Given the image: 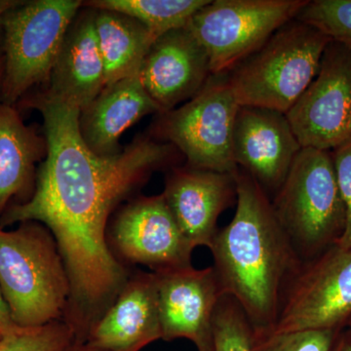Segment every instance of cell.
I'll use <instances>...</instances> for the list:
<instances>
[{"instance_id": "obj_1", "label": "cell", "mask_w": 351, "mask_h": 351, "mask_svg": "<svg viewBox=\"0 0 351 351\" xmlns=\"http://www.w3.org/2000/svg\"><path fill=\"white\" fill-rule=\"evenodd\" d=\"M27 107L43 115L47 154L31 198L6 209L0 228L32 221L50 230L71 286L63 321L76 341H86L131 274L108 246V218L152 172L172 163L178 149L142 137L114 156H97L80 134V108L43 93Z\"/></svg>"}, {"instance_id": "obj_2", "label": "cell", "mask_w": 351, "mask_h": 351, "mask_svg": "<svg viewBox=\"0 0 351 351\" xmlns=\"http://www.w3.org/2000/svg\"><path fill=\"white\" fill-rule=\"evenodd\" d=\"M237 210L217 232L210 252L223 295L244 311L253 329L269 330L284 289L301 267L271 199L250 175L235 172Z\"/></svg>"}, {"instance_id": "obj_3", "label": "cell", "mask_w": 351, "mask_h": 351, "mask_svg": "<svg viewBox=\"0 0 351 351\" xmlns=\"http://www.w3.org/2000/svg\"><path fill=\"white\" fill-rule=\"evenodd\" d=\"M0 289L20 328L63 321L71 286L50 230L38 221L0 228Z\"/></svg>"}, {"instance_id": "obj_4", "label": "cell", "mask_w": 351, "mask_h": 351, "mask_svg": "<svg viewBox=\"0 0 351 351\" xmlns=\"http://www.w3.org/2000/svg\"><path fill=\"white\" fill-rule=\"evenodd\" d=\"M332 39L297 19L286 23L228 73L239 106L287 113L309 86Z\"/></svg>"}, {"instance_id": "obj_5", "label": "cell", "mask_w": 351, "mask_h": 351, "mask_svg": "<svg viewBox=\"0 0 351 351\" xmlns=\"http://www.w3.org/2000/svg\"><path fill=\"white\" fill-rule=\"evenodd\" d=\"M271 203L302 262L338 244L346 214L332 152L302 147Z\"/></svg>"}, {"instance_id": "obj_6", "label": "cell", "mask_w": 351, "mask_h": 351, "mask_svg": "<svg viewBox=\"0 0 351 351\" xmlns=\"http://www.w3.org/2000/svg\"><path fill=\"white\" fill-rule=\"evenodd\" d=\"M82 1H24L2 16L4 71L0 98L12 106L31 88L48 83Z\"/></svg>"}, {"instance_id": "obj_7", "label": "cell", "mask_w": 351, "mask_h": 351, "mask_svg": "<svg viewBox=\"0 0 351 351\" xmlns=\"http://www.w3.org/2000/svg\"><path fill=\"white\" fill-rule=\"evenodd\" d=\"M239 108L228 73H214L184 105L159 113L156 131L186 157L189 167L234 174L232 137Z\"/></svg>"}, {"instance_id": "obj_8", "label": "cell", "mask_w": 351, "mask_h": 351, "mask_svg": "<svg viewBox=\"0 0 351 351\" xmlns=\"http://www.w3.org/2000/svg\"><path fill=\"white\" fill-rule=\"evenodd\" d=\"M307 0H215L188 27L209 56L212 75L228 73L258 50Z\"/></svg>"}, {"instance_id": "obj_9", "label": "cell", "mask_w": 351, "mask_h": 351, "mask_svg": "<svg viewBox=\"0 0 351 351\" xmlns=\"http://www.w3.org/2000/svg\"><path fill=\"white\" fill-rule=\"evenodd\" d=\"M351 319V247L335 245L302 262L282 295L270 331H341Z\"/></svg>"}, {"instance_id": "obj_10", "label": "cell", "mask_w": 351, "mask_h": 351, "mask_svg": "<svg viewBox=\"0 0 351 351\" xmlns=\"http://www.w3.org/2000/svg\"><path fill=\"white\" fill-rule=\"evenodd\" d=\"M302 147L332 152L351 140V48L331 40L317 75L286 113Z\"/></svg>"}, {"instance_id": "obj_11", "label": "cell", "mask_w": 351, "mask_h": 351, "mask_svg": "<svg viewBox=\"0 0 351 351\" xmlns=\"http://www.w3.org/2000/svg\"><path fill=\"white\" fill-rule=\"evenodd\" d=\"M108 243L123 265H145L152 272L193 265L195 248L176 223L162 193L141 196L122 208L113 219Z\"/></svg>"}, {"instance_id": "obj_12", "label": "cell", "mask_w": 351, "mask_h": 351, "mask_svg": "<svg viewBox=\"0 0 351 351\" xmlns=\"http://www.w3.org/2000/svg\"><path fill=\"white\" fill-rule=\"evenodd\" d=\"M163 341L186 339L197 351H214L213 321L223 295L213 265L154 272Z\"/></svg>"}, {"instance_id": "obj_13", "label": "cell", "mask_w": 351, "mask_h": 351, "mask_svg": "<svg viewBox=\"0 0 351 351\" xmlns=\"http://www.w3.org/2000/svg\"><path fill=\"white\" fill-rule=\"evenodd\" d=\"M302 149L285 113L239 106L232 130L233 160L270 199L282 186Z\"/></svg>"}, {"instance_id": "obj_14", "label": "cell", "mask_w": 351, "mask_h": 351, "mask_svg": "<svg viewBox=\"0 0 351 351\" xmlns=\"http://www.w3.org/2000/svg\"><path fill=\"white\" fill-rule=\"evenodd\" d=\"M234 174L188 165L172 168L168 173L164 199L193 248L212 246L219 216L237 201Z\"/></svg>"}, {"instance_id": "obj_15", "label": "cell", "mask_w": 351, "mask_h": 351, "mask_svg": "<svg viewBox=\"0 0 351 351\" xmlns=\"http://www.w3.org/2000/svg\"><path fill=\"white\" fill-rule=\"evenodd\" d=\"M211 75L206 50L186 25L156 38L138 76L163 113L193 98Z\"/></svg>"}, {"instance_id": "obj_16", "label": "cell", "mask_w": 351, "mask_h": 351, "mask_svg": "<svg viewBox=\"0 0 351 351\" xmlns=\"http://www.w3.org/2000/svg\"><path fill=\"white\" fill-rule=\"evenodd\" d=\"M161 338L156 274L136 271L90 330L86 341L104 351H141Z\"/></svg>"}, {"instance_id": "obj_17", "label": "cell", "mask_w": 351, "mask_h": 351, "mask_svg": "<svg viewBox=\"0 0 351 351\" xmlns=\"http://www.w3.org/2000/svg\"><path fill=\"white\" fill-rule=\"evenodd\" d=\"M105 87V66L95 31V9L78 11L51 71L47 90L43 94L49 100L73 106L82 112Z\"/></svg>"}, {"instance_id": "obj_18", "label": "cell", "mask_w": 351, "mask_h": 351, "mask_svg": "<svg viewBox=\"0 0 351 351\" xmlns=\"http://www.w3.org/2000/svg\"><path fill=\"white\" fill-rule=\"evenodd\" d=\"M160 108L145 91L140 76L107 85L91 104L80 112V130L90 151L97 156L119 154V138L124 131Z\"/></svg>"}, {"instance_id": "obj_19", "label": "cell", "mask_w": 351, "mask_h": 351, "mask_svg": "<svg viewBox=\"0 0 351 351\" xmlns=\"http://www.w3.org/2000/svg\"><path fill=\"white\" fill-rule=\"evenodd\" d=\"M47 144L25 125L12 106L0 105V217L9 201L36 184V165L46 156ZM36 186V184H34Z\"/></svg>"}, {"instance_id": "obj_20", "label": "cell", "mask_w": 351, "mask_h": 351, "mask_svg": "<svg viewBox=\"0 0 351 351\" xmlns=\"http://www.w3.org/2000/svg\"><path fill=\"white\" fill-rule=\"evenodd\" d=\"M95 31L105 66L106 86L138 76L156 34L134 18L99 9H95Z\"/></svg>"}, {"instance_id": "obj_21", "label": "cell", "mask_w": 351, "mask_h": 351, "mask_svg": "<svg viewBox=\"0 0 351 351\" xmlns=\"http://www.w3.org/2000/svg\"><path fill=\"white\" fill-rule=\"evenodd\" d=\"M210 0H95L85 5L99 10L114 11L145 25L159 38L182 29Z\"/></svg>"}, {"instance_id": "obj_22", "label": "cell", "mask_w": 351, "mask_h": 351, "mask_svg": "<svg viewBox=\"0 0 351 351\" xmlns=\"http://www.w3.org/2000/svg\"><path fill=\"white\" fill-rule=\"evenodd\" d=\"M341 332L306 330L274 332L252 328V351H332Z\"/></svg>"}, {"instance_id": "obj_23", "label": "cell", "mask_w": 351, "mask_h": 351, "mask_svg": "<svg viewBox=\"0 0 351 351\" xmlns=\"http://www.w3.org/2000/svg\"><path fill=\"white\" fill-rule=\"evenodd\" d=\"M295 19L351 48V0H307Z\"/></svg>"}, {"instance_id": "obj_24", "label": "cell", "mask_w": 351, "mask_h": 351, "mask_svg": "<svg viewBox=\"0 0 351 351\" xmlns=\"http://www.w3.org/2000/svg\"><path fill=\"white\" fill-rule=\"evenodd\" d=\"M214 351H252V326L244 311L223 295L213 321Z\"/></svg>"}, {"instance_id": "obj_25", "label": "cell", "mask_w": 351, "mask_h": 351, "mask_svg": "<svg viewBox=\"0 0 351 351\" xmlns=\"http://www.w3.org/2000/svg\"><path fill=\"white\" fill-rule=\"evenodd\" d=\"M75 341V332L64 321L44 326L18 328L0 339V351H66Z\"/></svg>"}, {"instance_id": "obj_26", "label": "cell", "mask_w": 351, "mask_h": 351, "mask_svg": "<svg viewBox=\"0 0 351 351\" xmlns=\"http://www.w3.org/2000/svg\"><path fill=\"white\" fill-rule=\"evenodd\" d=\"M339 191L345 203L346 223L343 237L338 244L341 248L351 247V140L332 152Z\"/></svg>"}, {"instance_id": "obj_27", "label": "cell", "mask_w": 351, "mask_h": 351, "mask_svg": "<svg viewBox=\"0 0 351 351\" xmlns=\"http://www.w3.org/2000/svg\"><path fill=\"white\" fill-rule=\"evenodd\" d=\"M18 328L20 327L14 323L5 300L2 295L1 289H0V339L10 334L11 332L15 331Z\"/></svg>"}, {"instance_id": "obj_28", "label": "cell", "mask_w": 351, "mask_h": 351, "mask_svg": "<svg viewBox=\"0 0 351 351\" xmlns=\"http://www.w3.org/2000/svg\"><path fill=\"white\" fill-rule=\"evenodd\" d=\"M332 351H351V335L350 332H346L345 334L339 332Z\"/></svg>"}, {"instance_id": "obj_29", "label": "cell", "mask_w": 351, "mask_h": 351, "mask_svg": "<svg viewBox=\"0 0 351 351\" xmlns=\"http://www.w3.org/2000/svg\"><path fill=\"white\" fill-rule=\"evenodd\" d=\"M66 351H104L88 341H75Z\"/></svg>"}, {"instance_id": "obj_30", "label": "cell", "mask_w": 351, "mask_h": 351, "mask_svg": "<svg viewBox=\"0 0 351 351\" xmlns=\"http://www.w3.org/2000/svg\"><path fill=\"white\" fill-rule=\"evenodd\" d=\"M24 1H16V0H0V16L9 12L16 7L20 6Z\"/></svg>"}, {"instance_id": "obj_31", "label": "cell", "mask_w": 351, "mask_h": 351, "mask_svg": "<svg viewBox=\"0 0 351 351\" xmlns=\"http://www.w3.org/2000/svg\"><path fill=\"white\" fill-rule=\"evenodd\" d=\"M3 53V27H2V16H0V58Z\"/></svg>"}, {"instance_id": "obj_32", "label": "cell", "mask_w": 351, "mask_h": 351, "mask_svg": "<svg viewBox=\"0 0 351 351\" xmlns=\"http://www.w3.org/2000/svg\"><path fill=\"white\" fill-rule=\"evenodd\" d=\"M4 60L3 57L0 58V88H1L2 76H3Z\"/></svg>"}, {"instance_id": "obj_33", "label": "cell", "mask_w": 351, "mask_h": 351, "mask_svg": "<svg viewBox=\"0 0 351 351\" xmlns=\"http://www.w3.org/2000/svg\"><path fill=\"white\" fill-rule=\"evenodd\" d=\"M348 326H350V329H348V332L351 335V319L350 321V323H348Z\"/></svg>"}]
</instances>
